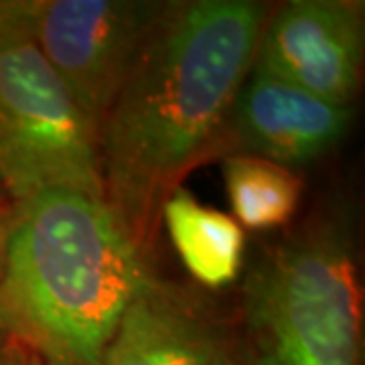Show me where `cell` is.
Masks as SVG:
<instances>
[{
    "instance_id": "obj_3",
    "label": "cell",
    "mask_w": 365,
    "mask_h": 365,
    "mask_svg": "<svg viewBox=\"0 0 365 365\" xmlns=\"http://www.w3.org/2000/svg\"><path fill=\"white\" fill-rule=\"evenodd\" d=\"M244 314L258 365H361L364 294L341 220L317 217L268 252Z\"/></svg>"
},
{
    "instance_id": "obj_13",
    "label": "cell",
    "mask_w": 365,
    "mask_h": 365,
    "mask_svg": "<svg viewBox=\"0 0 365 365\" xmlns=\"http://www.w3.org/2000/svg\"><path fill=\"white\" fill-rule=\"evenodd\" d=\"M9 213H11V211H2V209H0V264H2V244H4V230H6Z\"/></svg>"
},
{
    "instance_id": "obj_9",
    "label": "cell",
    "mask_w": 365,
    "mask_h": 365,
    "mask_svg": "<svg viewBox=\"0 0 365 365\" xmlns=\"http://www.w3.org/2000/svg\"><path fill=\"white\" fill-rule=\"evenodd\" d=\"M170 242L199 284L222 288L242 270L246 235L234 217L205 207L179 187L163 207Z\"/></svg>"
},
{
    "instance_id": "obj_1",
    "label": "cell",
    "mask_w": 365,
    "mask_h": 365,
    "mask_svg": "<svg viewBox=\"0 0 365 365\" xmlns=\"http://www.w3.org/2000/svg\"><path fill=\"white\" fill-rule=\"evenodd\" d=\"M270 14L256 0L169 2L98 136L104 201L146 258L189 170L222 155Z\"/></svg>"
},
{
    "instance_id": "obj_6",
    "label": "cell",
    "mask_w": 365,
    "mask_h": 365,
    "mask_svg": "<svg viewBox=\"0 0 365 365\" xmlns=\"http://www.w3.org/2000/svg\"><path fill=\"white\" fill-rule=\"evenodd\" d=\"M364 57V2L288 0L268 14L254 67L327 102L351 106Z\"/></svg>"
},
{
    "instance_id": "obj_11",
    "label": "cell",
    "mask_w": 365,
    "mask_h": 365,
    "mask_svg": "<svg viewBox=\"0 0 365 365\" xmlns=\"http://www.w3.org/2000/svg\"><path fill=\"white\" fill-rule=\"evenodd\" d=\"M211 365H258L256 357L250 349V343L237 339V337H230L227 343L223 345L220 355L215 357V361Z\"/></svg>"
},
{
    "instance_id": "obj_4",
    "label": "cell",
    "mask_w": 365,
    "mask_h": 365,
    "mask_svg": "<svg viewBox=\"0 0 365 365\" xmlns=\"http://www.w3.org/2000/svg\"><path fill=\"white\" fill-rule=\"evenodd\" d=\"M33 2H0V189L13 203L47 189L104 199L98 136L43 57Z\"/></svg>"
},
{
    "instance_id": "obj_16",
    "label": "cell",
    "mask_w": 365,
    "mask_h": 365,
    "mask_svg": "<svg viewBox=\"0 0 365 365\" xmlns=\"http://www.w3.org/2000/svg\"><path fill=\"white\" fill-rule=\"evenodd\" d=\"M0 195H4V191H2V189H0Z\"/></svg>"
},
{
    "instance_id": "obj_5",
    "label": "cell",
    "mask_w": 365,
    "mask_h": 365,
    "mask_svg": "<svg viewBox=\"0 0 365 365\" xmlns=\"http://www.w3.org/2000/svg\"><path fill=\"white\" fill-rule=\"evenodd\" d=\"M167 4V0L33 2V37L96 136Z\"/></svg>"
},
{
    "instance_id": "obj_8",
    "label": "cell",
    "mask_w": 365,
    "mask_h": 365,
    "mask_svg": "<svg viewBox=\"0 0 365 365\" xmlns=\"http://www.w3.org/2000/svg\"><path fill=\"white\" fill-rule=\"evenodd\" d=\"M230 337L191 292L150 274L120 317L102 365H211Z\"/></svg>"
},
{
    "instance_id": "obj_2",
    "label": "cell",
    "mask_w": 365,
    "mask_h": 365,
    "mask_svg": "<svg viewBox=\"0 0 365 365\" xmlns=\"http://www.w3.org/2000/svg\"><path fill=\"white\" fill-rule=\"evenodd\" d=\"M150 276L102 197L47 189L6 220L0 319L11 339L59 365H102L120 317Z\"/></svg>"
},
{
    "instance_id": "obj_12",
    "label": "cell",
    "mask_w": 365,
    "mask_h": 365,
    "mask_svg": "<svg viewBox=\"0 0 365 365\" xmlns=\"http://www.w3.org/2000/svg\"><path fill=\"white\" fill-rule=\"evenodd\" d=\"M29 349H25L19 341H6L0 347V365H26Z\"/></svg>"
},
{
    "instance_id": "obj_15",
    "label": "cell",
    "mask_w": 365,
    "mask_h": 365,
    "mask_svg": "<svg viewBox=\"0 0 365 365\" xmlns=\"http://www.w3.org/2000/svg\"><path fill=\"white\" fill-rule=\"evenodd\" d=\"M6 341H11V335H9V331H6V327L2 323V319H0V347L6 343Z\"/></svg>"
},
{
    "instance_id": "obj_10",
    "label": "cell",
    "mask_w": 365,
    "mask_h": 365,
    "mask_svg": "<svg viewBox=\"0 0 365 365\" xmlns=\"http://www.w3.org/2000/svg\"><path fill=\"white\" fill-rule=\"evenodd\" d=\"M223 179L235 222L250 230H272L294 215L302 181L288 167L248 155L223 160Z\"/></svg>"
},
{
    "instance_id": "obj_14",
    "label": "cell",
    "mask_w": 365,
    "mask_h": 365,
    "mask_svg": "<svg viewBox=\"0 0 365 365\" xmlns=\"http://www.w3.org/2000/svg\"><path fill=\"white\" fill-rule=\"evenodd\" d=\"M26 365H59V364H53V361H47V359H41L39 355H35V353L29 351V361Z\"/></svg>"
},
{
    "instance_id": "obj_7",
    "label": "cell",
    "mask_w": 365,
    "mask_h": 365,
    "mask_svg": "<svg viewBox=\"0 0 365 365\" xmlns=\"http://www.w3.org/2000/svg\"><path fill=\"white\" fill-rule=\"evenodd\" d=\"M351 116V106L327 102L252 67L230 110L222 155L260 157L288 169L309 165L341 143Z\"/></svg>"
}]
</instances>
